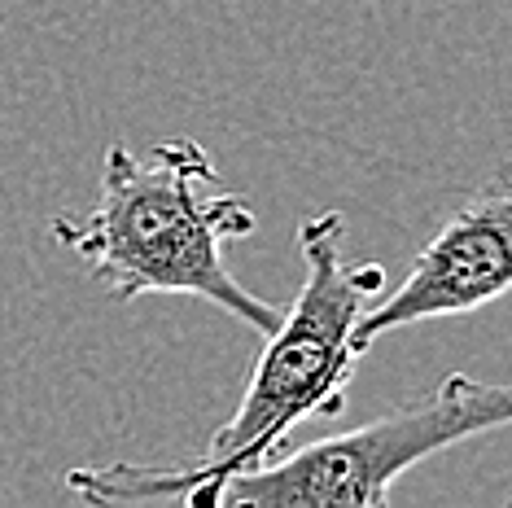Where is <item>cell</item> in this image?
Wrapping results in <instances>:
<instances>
[{"label":"cell","mask_w":512,"mask_h":508,"mask_svg":"<svg viewBox=\"0 0 512 508\" xmlns=\"http://www.w3.org/2000/svg\"><path fill=\"white\" fill-rule=\"evenodd\" d=\"M346 219L320 211L298 224V250L307 263L302 290L281 311V325L263 338L237 412L211 434L202 456L189 465H119L66 469V491L88 504H154L184 500L215 508L228 478L263 465L285 438L311 417H337L355 377L351 329L372 298L386 290V268L372 259H342Z\"/></svg>","instance_id":"1"},{"label":"cell","mask_w":512,"mask_h":508,"mask_svg":"<svg viewBox=\"0 0 512 508\" xmlns=\"http://www.w3.org/2000/svg\"><path fill=\"white\" fill-rule=\"evenodd\" d=\"M215 189L211 149L193 136H167L149 149L110 145L92 206L53 215L49 233L88 263L114 303L145 294L202 298L267 338L281 311L250 294L224 263V246L250 237L259 215L237 193Z\"/></svg>","instance_id":"2"},{"label":"cell","mask_w":512,"mask_h":508,"mask_svg":"<svg viewBox=\"0 0 512 508\" xmlns=\"http://www.w3.org/2000/svg\"><path fill=\"white\" fill-rule=\"evenodd\" d=\"M512 417L508 386L469 373L442 377L425 399L320 443L281 447L263 465L224 482L219 504L241 508H386L390 487L421 460L469 438L504 430Z\"/></svg>","instance_id":"3"},{"label":"cell","mask_w":512,"mask_h":508,"mask_svg":"<svg viewBox=\"0 0 512 508\" xmlns=\"http://www.w3.org/2000/svg\"><path fill=\"white\" fill-rule=\"evenodd\" d=\"M512 285V189L508 171H495L491 184L473 193L412 259L403 285L394 294L381 290L359 311L351 346L364 351L386 333L425 325L442 316L491 307Z\"/></svg>","instance_id":"4"}]
</instances>
